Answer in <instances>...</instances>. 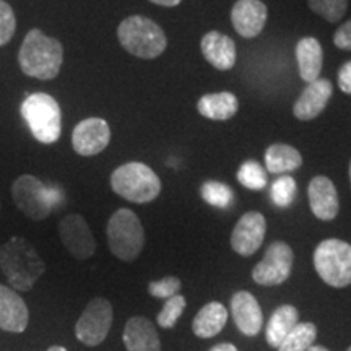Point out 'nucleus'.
I'll use <instances>...</instances> for the list:
<instances>
[{
    "instance_id": "f257e3e1",
    "label": "nucleus",
    "mask_w": 351,
    "mask_h": 351,
    "mask_svg": "<svg viewBox=\"0 0 351 351\" xmlns=\"http://www.w3.org/2000/svg\"><path fill=\"white\" fill-rule=\"evenodd\" d=\"M0 270L12 289L28 293L46 271V263L29 241L13 236L0 245Z\"/></svg>"
},
{
    "instance_id": "f03ea898",
    "label": "nucleus",
    "mask_w": 351,
    "mask_h": 351,
    "mask_svg": "<svg viewBox=\"0 0 351 351\" xmlns=\"http://www.w3.org/2000/svg\"><path fill=\"white\" fill-rule=\"evenodd\" d=\"M64 62V47L56 38L34 28L26 34L19 52V64L25 75L38 80H54Z\"/></svg>"
},
{
    "instance_id": "7ed1b4c3",
    "label": "nucleus",
    "mask_w": 351,
    "mask_h": 351,
    "mask_svg": "<svg viewBox=\"0 0 351 351\" xmlns=\"http://www.w3.org/2000/svg\"><path fill=\"white\" fill-rule=\"evenodd\" d=\"M121 46L138 59H156L163 54L168 39L160 25L142 15L127 16L117 28Z\"/></svg>"
},
{
    "instance_id": "20e7f679",
    "label": "nucleus",
    "mask_w": 351,
    "mask_h": 351,
    "mask_svg": "<svg viewBox=\"0 0 351 351\" xmlns=\"http://www.w3.org/2000/svg\"><path fill=\"white\" fill-rule=\"evenodd\" d=\"M108 245L122 262L137 261L145 247V231L140 218L129 208L116 210L106 226Z\"/></svg>"
},
{
    "instance_id": "39448f33",
    "label": "nucleus",
    "mask_w": 351,
    "mask_h": 351,
    "mask_svg": "<svg viewBox=\"0 0 351 351\" xmlns=\"http://www.w3.org/2000/svg\"><path fill=\"white\" fill-rule=\"evenodd\" d=\"M111 187L122 199L132 204H148L161 192V181L150 166L132 161L114 169Z\"/></svg>"
},
{
    "instance_id": "423d86ee",
    "label": "nucleus",
    "mask_w": 351,
    "mask_h": 351,
    "mask_svg": "<svg viewBox=\"0 0 351 351\" xmlns=\"http://www.w3.org/2000/svg\"><path fill=\"white\" fill-rule=\"evenodd\" d=\"M21 116L39 143L51 145L60 138L62 112L59 103L47 93H33L21 103Z\"/></svg>"
},
{
    "instance_id": "0eeeda50",
    "label": "nucleus",
    "mask_w": 351,
    "mask_h": 351,
    "mask_svg": "<svg viewBox=\"0 0 351 351\" xmlns=\"http://www.w3.org/2000/svg\"><path fill=\"white\" fill-rule=\"evenodd\" d=\"M314 267L322 282L328 287H350L351 245L341 239L322 241L314 251Z\"/></svg>"
},
{
    "instance_id": "6e6552de",
    "label": "nucleus",
    "mask_w": 351,
    "mask_h": 351,
    "mask_svg": "<svg viewBox=\"0 0 351 351\" xmlns=\"http://www.w3.org/2000/svg\"><path fill=\"white\" fill-rule=\"evenodd\" d=\"M12 197L16 208L33 221H43L54 208L52 189L46 187L36 176L21 174L12 184Z\"/></svg>"
},
{
    "instance_id": "1a4fd4ad",
    "label": "nucleus",
    "mask_w": 351,
    "mask_h": 351,
    "mask_svg": "<svg viewBox=\"0 0 351 351\" xmlns=\"http://www.w3.org/2000/svg\"><path fill=\"white\" fill-rule=\"evenodd\" d=\"M114 311L106 298H93L75 324V337L86 346H98L111 330Z\"/></svg>"
},
{
    "instance_id": "9d476101",
    "label": "nucleus",
    "mask_w": 351,
    "mask_h": 351,
    "mask_svg": "<svg viewBox=\"0 0 351 351\" xmlns=\"http://www.w3.org/2000/svg\"><path fill=\"white\" fill-rule=\"evenodd\" d=\"M295 254L285 241H275L269 245L265 256L254 267L252 278L262 287H276L287 282L291 275Z\"/></svg>"
},
{
    "instance_id": "9b49d317",
    "label": "nucleus",
    "mask_w": 351,
    "mask_h": 351,
    "mask_svg": "<svg viewBox=\"0 0 351 351\" xmlns=\"http://www.w3.org/2000/svg\"><path fill=\"white\" fill-rule=\"evenodd\" d=\"M59 236L64 247L78 261H86V258L95 256V236L82 215L72 213L60 219Z\"/></svg>"
},
{
    "instance_id": "f8f14e48",
    "label": "nucleus",
    "mask_w": 351,
    "mask_h": 351,
    "mask_svg": "<svg viewBox=\"0 0 351 351\" xmlns=\"http://www.w3.org/2000/svg\"><path fill=\"white\" fill-rule=\"evenodd\" d=\"M267 221L265 217L258 212L244 213L234 230L231 232L232 251L243 257H251L256 254L265 239Z\"/></svg>"
},
{
    "instance_id": "ddd939ff",
    "label": "nucleus",
    "mask_w": 351,
    "mask_h": 351,
    "mask_svg": "<svg viewBox=\"0 0 351 351\" xmlns=\"http://www.w3.org/2000/svg\"><path fill=\"white\" fill-rule=\"evenodd\" d=\"M111 142V129L104 119L88 117L78 122L72 134V147L80 156L99 155Z\"/></svg>"
},
{
    "instance_id": "4468645a",
    "label": "nucleus",
    "mask_w": 351,
    "mask_h": 351,
    "mask_svg": "<svg viewBox=\"0 0 351 351\" xmlns=\"http://www.w3.org/2000/svg\"><path fill=\"white\" fill-rule=\"evenodd\" d=\"M307 197H309L311 212L322 221H332L339 215V192L327 176H315L307 187Z\"/></svg>"
},
{
    "instance_id": "2eb2a0df",
    "label": "nucleus",
    "mask_w": 351,
    "mask_h": 351,
    "mask_svg": "<svg viewBox=\"0 0 351 351\" xmlns=\"http://www.w3.org/2000/svg\"><path fill=\"white\" fill-rule=\"evenodd\" d=\"M265 3L261 0H238L232 5L231 21L234 29L243 38H256L262 33L263 26L267 23Z\"/></svg>"
},
{
    "instance_id": "dca6fc26",
    "label": "nucleus",
    "mask_w": 351,
    "mask_h": 351,
    "mask_svg": "<svg viewBox=\"0 0 351 351\" xmlns=\"http://www.w3.org/2000/svg\"><path fill=\"white\" fill-rule=\"evenodd\" d=\"M29 311L23 298L15 289L0 283V328L21 333L28 328Z\"/></svg>"
},
{
    "instance_id": "f3484780",
    "label": "nucleus",
    "mask_w": 351,
    "mask_h": 351,
    "mask_svg": "<svg viewBox=\"0 0 351 351\" xmlns=\"http://www.w3.org/2000/svg\"><path fill=\"white\" fill-rule=\"evenodd\" d=\"M231 315L238 330L245 337H256L263 326L258 301L249 291H238L231 298Z\"/></svg>"
},
{
    "instance_id": "a211bd4d",
    "label": "nucleus",
    "mask_w": 351,
    "mask_h": 351,
    "mask_svg": "<svg viewBox=\"0 0 351 351\" xmlns=\"http://www.w3.org/2000/svg\"><path fill=\"white\" fill-rule=\"evenodd\" d=\"M333 86L327 78H317L309 83L293 106V114L300 121H313L324 112L332 98Z\"/></svg>"
},
{
    "instance_id": "6ab92c4d",
    "label": "nucleus",
    "mask_w": 351,
    "mask_h": 351,
    "mask_svg": "<svg viewBox=\"0 0 351 351\" xmlns=\"http://www.w3.org/2000/svg\"><path fill=\"white\" fill-rule=\"evenodd\" d=\"M122 340L127 351H161V340L155 324L140 315L127 320Z\"/></svg>"
},
{
    "instance_id": "aec40b11",
    "label": "nucleus",
    "mask_w": 351,
    "mask_h": 351,
    "mask_svg": "<svg viewBox=\"0 0 351 351\" xmlns=\"http://www.w3.org/2000/svg\"><path fill=\"white\" fill-rule=\"evenodd\" d=\"M202 54L210 65L217 70H231L236 64V44L230 36L219 33L210 32L202 38L200 43Z\"/></svg>"
},
{
    "instance_id": "412c9836",
    "label": "nucleus",
    "mask_w": 351,
    "mask_h": 351,
    "mask_svg": "<svg viewBox=\"0 0 351 351\" xmlns=\"http://www.w3.org/2000/svg\"><path fill=\"white\" fill-rule=\"evenodd\" d=\"M296 60L300 75L306 83H313L322 72L324 52L322 46L315 38H302L296 46Z\"/></svg>"
},
{
    "instance_id": "4be33fe9",
    "label": "nucleus",
    "mask_w": 351,
    "mask_h": 351,
    "mask_svg": "<svg viewBox=\"0 0 351 351\" xmlns=\"http://www.w3.org/2000/svg\"><path fill=\"white\" fill-rule=\"evenodd\" d=\"M228 322V311L221 302L213 301L205 304L192 320V332L199 339H212L223 330Z\"/></svg>"
},
{
    "instance_id": "5701e85b",
    "label": "nucleus",
    "mask_w": 351,
    "mask_h": 351,
    "mask_svg": "<svg viewBox=\"0 0 351 351\" xmlns=\"http://www.w3.org/2000/svg\"><path fill=\"white\" fill-rule=\"evenodd\" d=\"M239 101L230 91L202 96L197 103V111L212 121H228L238 112Z\"/></svg>"
},
{
    "instance_id": "b1692460",
    "label": "nucleus",
    "mask_w": 351,
    "mask_h": 351,
    "mask_svg": "<svg viewBox=\"0 0 351 351\" xmlns=\"http://www.w3.org/2000/svg\"><path fill=\"white\" fill-rule=\"evenodd\" d=\"M298 322H300V313L295 306L283 304L276 307L265 327L267 343L274 348H278L280 343L287 339V335L295 328Z\"/></svg>"
},
{
    "instance_id": "393cba45",
    "label": "nucleus",
    "mask_w": 351,
    "mask_h": 351,
    "mask_svg": "<svg viewBox=\"0 0 351 351\" xmlns=\"http://www.w3.org/2000/svg\"><path fill=\"white\" fill-rule=\"evenodd\" d=\"M302 165L301 153L285 143L270 145L265 152V166L271 174H287Z\"/></svg>"
},
{
    "instance_id": "a878e982",
    "label": "nucleus",
    "mask_w": 351,
    "mask_h": 351,
    "mask_svg": "<svg viewBox=\"0 0 351 351\" xmlns=\"http://www.w3.org/2000/svg\"><path fill=\"white\" fill-rule=\"evenodd\" d=\"M317 339V327L313 322H298L276 350L278 351H307Z\"/></svg>"
},
{
    "instance_id": "bb28decb",
    "label": "nucleus",
    "mask_w": 351,
    "mask_h": 351,
    "mask_svg": "<svg viewBox=\"0 0 351 351\" xmlns=\"http://www.w3.org/2000/svg\"><path fill=\"white\" fill-rule=\"evenodd\" d=\"M307 5L328 23H337L348 10V0H307Z\"/></svg>"
},
{
    "instance_id": "cd10ccee",
    "label": "nucleus",
    "mask_w": 351,
    "mask_h": 351,
    "mask_svg": "<svg viewBox=\"0 0 351 351\" xmlns=\"http://www.w3.org/2000/svg\"><path fill=\"white\" fill-rule=\"evenodd\" d=\"M200 194H202V199L207 202V204L218 208L230 207L232 199H234L231 187L218 181L205 182L204 186L200 187Z\"/></svg>"
},
{
    "instance_id": "c85d7f7f",
    "label": "nucleus",
    "mask_w": 351,
    "mask_h": 351,
    "mask_svg": "<svg viewBox=\"0 0 351 351\" xmlns=\"http://www.w3.org/2000/svg\"><path fill=\"white\" fill-rule=\"evenodd\" d=\"M238 181L251 191H262L267 186V173L257 161H245L238 171Z\"/></svg>"
},
{
    "instance_id": "c756f323",
    "label": "nucleus",
    "mask_w": 351,
    "mask_h": 351,
    "mask_svg": "<svg viewBox=\"0 0 351 351\" xmlns=\"http://www.w3.org/2000/svg\"><path fill=\"white\" fill-rule=\"evenodd\" d=\"M186 298L182 295H176L169 300H166L163 309L156 315V322L163 328H173L178 324L179 317H181L184 311H186Z\"/></svg>"
},
{
    "instance_id": "7c9ffc66",
    "label": "nucleus",
    "mask_w": 351,
    "mask_h": 351,
    "mask_svg": "<svg viewBox=\"0 0 351 351\" xmlns=\"http://www.w3.org/2000/svg\"><path fill=\"white\" fill-rule=\"evenodd\" d=\"M296 181L291 176H282L274 182L271 186V200L275 202V205L278 207H289L293 204L296 197Z\"/></svg>"
},
{
    "instance_id": "2f4dec72",
    "label": "nucleus",
    "mask_w": 351,
    "mask_h": 351,
    "mask_svg": "<svg viewBox=\"0 0 351 351\" xmlns=\"http://www.w3.org/2000/svg\"><path fill=\"white\" fill-rule=\"evenodd\" d=\"M16 32L15 12L5 0H0V46L10 43L13 34Z\"/></svg>"
},
{
    "instance_id": "473e14b6",
    "label": "nucleus",
    "mask_w": 351,
    "mask_h": 351,
    "mask_svg": "<svg viewBox=\"0 0 351 351\" xmlns=\"http://www.w3.org/2000/svg\"><path fill=\"white\" fill-rule=\"evenodd\" d=\"M181 291V280L178 276H166L163 280L148 285V293L158 300H169Z\"/></svg>"
},
{
    "instance_id": "72a5a7b5",
    "label": "nucleus",
    "mask_w": 351,
    "mask_h": 351,
    "mask_svg": "<svg viewBox=\"0 0 351 351\" xmlns=\"http://www.w3.org/2000/svg\"><path fill=\"white\" fill-rule=\"evenodd\" d=\"M333 44L340 49L351 51V20L346 21L333 34Z\"/></svg>"
},
{
    "instance_id": "f704fd0d",
    "label": "nucleus",
    "mask_w": 351,
    "mask_h": 351,
    "mask_svg": "<svg viewBox=\"0 0 351 351\" xmlns=\"http://www.w3.org/2000/svg\"><path fill=\"white\" fill-rule=\"evenodd\" d=\"M339 86L346 95H351V60L339 70Z\"/></svg>"
},
{
    "instance_id": "c9c22d12",
    "label": "nucleus",
    "mask_w": 351,
    "mask_h": 351,
    "mask_svg": "<svg viewBox=\"0 0 351 351\" xmlns=\"http://www.w3.org/2000/svg\"><path fill=\"white\" fill-rule=\"evenodd\" d=\"M208 351H238V348L232 343H218L212 346Z\"/></svg>"
},
{
    "instance_id": "e433bc0d",
    "label": "nucleus",
    "mask_w": 351,
    "mask_h": 351,
    "mask_svg": "<svg viewBox=\"0 0 351 351\" xmlns=\"http://www.w3.org/2000/svg\"><path fill=\"white\" fill-rule=\"evenodd\" d=\"M152 3H156V5L161 7H176L182 2V0H150Z\"/></svg>"
},
{
    "instance_id": "4c0bfd02",
    "label": "nucleus",
    "mask_w": 351,
    "mask_h": 351,
    "mask_svg": "<svg viewBox=\"0 0 351 351\" xmlns=\"http://www.w3.org/2000/svg\"><path fill=\"white\" fill-rule=\"evenodd\" d=\"M307 351H328V350L326 348V346H320V345H313V346H311V348L307 350Z\"/></svg>"
},
{
    "instance_id": "58836bf2",
    "label": "nucleus",
    "mask_w": 351,
    "mask_h": 351,
    "mask_svg": "<svg viewBox=\"0 0 351 351\" xmlns=\"http://www.w3.org/2000/svg\"><path fill=\"white\" fill-rule=\"evenodd\" d=\"M47 351H69L67 348H64V346H59V345H54V346H49Z\"/></svg>"
},
{
    "instance_id": "ea45409f",
    "label": "nucleus",
    "mask_w": 351,
    "mask_h": 351,
    "mask_svg": "<svg viewBox=\"0 0 351 351\" xmlns=\"http://www.w3.org/2000/svg\"><path fill=\"white\" fill-rule=\"evenodd\" d=\"M350 184H351V163H350Z\"/></svg>"
},
{
    "instance_id": "a19ab883",
    "label": "nucleus",
    "mask_w": 351,
    "mask_h": 351,
    "mask_svg": "<svg viewBox=\"0 0 351 351\" xmlns=\"http://www.w3.org/2000/svg\"><path fill=\"white\" fill-rule=\"evenodd\" d=\"M346 351H351V346H350V348H348V350H346Z\"/></svg>"
}]
</instances>
